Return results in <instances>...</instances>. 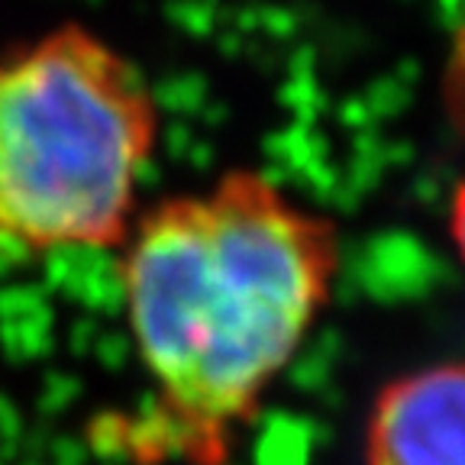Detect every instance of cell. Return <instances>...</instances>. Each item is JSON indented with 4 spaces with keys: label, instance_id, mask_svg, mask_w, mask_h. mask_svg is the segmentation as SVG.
Instances as JSON below:
<instances>
[{
    "label": "cell",
    "instance_id": "4",
    "mask_svg": "<svg viewBox=\"0 0 465 465\" xmlns=\"http://www.w3.org/2000/svg\"><path fill=\"white\" fill-rule=\"evenodd\" d=\"M452 240H456V249L465 262V178L452 197Z\"/></svg>",
    "mask_w": 465,
    "mask_h": 465
},
{
    "label": "cell",
    "instance_id": "1",
    "mask_svg": "<svg viewBox=\"0 0 465 465\" xmlns=\"http://www.w3.org/2000/svg\"><path fill=\"white\" fill-rule=\"evenodd\" d=\"M124 294L159 401L201 446L252 414L323 311L336 232L262 174L172 197L130 232Z\"/></svg>",
    "mask_w": 465,
    "mask_h": 465
},
{
    "label": "cell",
    "instance_id": "2",
    "mask_svg": "<svg viewBox=\"0 0 465 465\" xmlns=\"http://www.w3.org/2000/svg\"><path fill=\"white\" fill-rule=\"evenodd\" d=\"M155 101L84 26L0 52V249H101L130 232Z\"/></svg>",
    "mask_w": 465,
    "mask_h": 465
},
{
    "label": "cell",
    "instance_id": "3",
    "mask_svg": "<svg viewBox=\"0 0 465 465\" xmlns=\"http://www.w3.org/2000/svg\"><path fill=\"white\" fill-rule=\"evenodd\" d=\"M369 465H465V362L411 371L378 394Z\"/></svg>",
    "mask_w": 465,
    "mask_h": 465
}]
</instances>
